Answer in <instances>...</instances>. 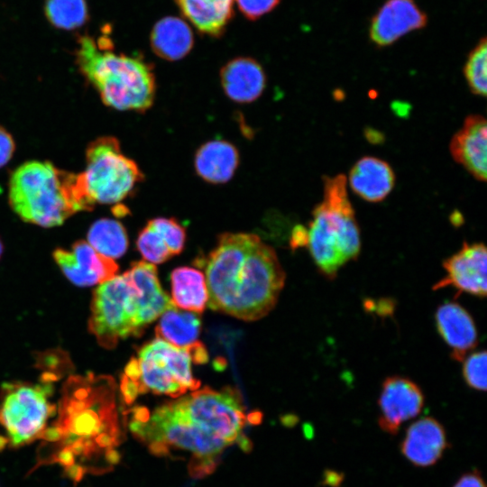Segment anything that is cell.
<instances>
[{
	"label": "cell",
	"instance_id": "8d00e7d4",
	"mask_svg": "<svg viewBox=\"0 0 487 487\" xmlns=\"http://www.w3.org/2000/svg\"><path fill=\"white\" fill-rule=\"evenodd\" d=\"M3 251H4V246H3L2 241L0 239V258L2 256Z\"/></svg>",
	"mask_w": 487,
	"mask_h": 487
},
{
	"label": "cell",
	"instance_id": "4fadbf2b",
	"mask_svg": "<svg viewBox=\"0 0 487 487\" xmlns=\"http://www.w3.org/2000/svg\"><path fill=\"white\" fill-rule=\"evenodd\" d=\"M424 402V394L413 381L402 376L386 378L378 400L380 427L396 434L401 424L421 412Z\"/></svg>",
	"mask_w": 487,
	"mask_h": 487
},
{
	"label": "cell",
	"instance_id": "cb8c5ba5",
	"mask_svg": "<svg viewBox=\"0 0 487 487\" xmlns=\"http://www.w3.org/2000/svg\"><path fill=\"white\" fill-rule=\"evenodd\" d=\"M234 0H176L183 16L201 33L219 37L234 13Z\"/></svg>",
	"mask_w": 487,
	"mask_h": 487
},
{
	"label": "cell",
	"instance_id": "5bb4252c",
	"mask_svg": "<svg viewBox=\"0 0 487 487\" xmlns=\"http://www.w3.org/2000/svg\"><path fill=\"white\" fill-rule=\"evenodd\" d=\"M53 257L64 275L78 286L101 284L118 271L113 259L98 253L86 241L76 242L70 251L56 249Z\"/></svg>",
	"mask_w": 487,
	"mask_h": 487
},
{
	"label": "cell",
	"instance_id": "ac0fdd59",
	"mask_svg": "<svg viewBox=\"0 0 487 487\" xmlns=\"http://www.w3.org/2000/svg\"><path fill=\"white\" fill-rule=\"evenodd\" d=\"M447 446L443 426L430 417L409 426L401 443V453L416 466H430L442 456Z\"/></svg>",
	"mask_w": 487,
	"mask_h": 487
},
{
	"label": "cell",
	"instance_id": "52a82bcc",
	"mask_svg": "<svg viewBox=\"0 0 487 487\" xmlns=\"http://www.w3.org/2000/svg\"><path fill=\"white\" fill-rule=\"evenodd\" d=\"M192 362L188 349L156 337L131 359L122 378L133 386L138 395L151 391L177 399L200 388L199 381L192 375Z\"/></svg>",
	"mask_w": 487,
	"mask_h": 487
},
{
	"label": "cell",
	"instance_id": "44dd1931",
	"mask_svg": "<svg viewBox=\"0 0 487 487\" xmlns=\"http://www.w3.org/2000/svg\"><path fill=\"white\" fill-rule=\"evenodd\" d=\"M395 175L388 162L376 157L364 156L349 172L351 189L369 202L383 200L392 190Z\"/></svg>",
	"mask_w": 487,
	"mask_h": 487
},
{
	"label": "cell",
	"instance_id": "6da1fadb",
	"mask_svg": "<svg viewBox=\"0 0 487 487\" xmlns=\"http://www.w3.org/2000/svg\"><path fill=\"white\" fill-rule=\"evenodd\" d=\"M40 439L37 466L58 464L73 481L109 470L118 462L121 439L114 379L92 372L69 377L58 417Z\"/></svg>",
	"mask_w": 487,
	"mask_h": 487
},
{
	"label": "cell",
	"instance_id": "30bf717a",
	"mask_svg": "<svg viewBox=\"0 0 487 487\" xmlns=\"http://www.w3.org/2000/svg\"><path fill=\"white\" fill-rule=\"evenodd\" d=\"M137 297V288L125 272L95 289L88 328L101 346L112 349L120 340L142 333Z\"/></svg>",
	"mask_w": 487,
	"mask_h": 487
},
{
	"label": "cell",
	"instance_id": "7c38bea8",
	"mask_svg": "<svg viewBox=\"0 0 487 487\" xmlns=\"http://www.w3.org/2000/svg\"><path fill=\"white\" fill-rule=\"evenodd\" d=\"M446 275L433 289L452 287L460 293L485 298L487 291V253L482 243L464 242L455 253L443 262Z\"/></svg>",
	"mask_w": 487,
	"mask_h": 487
},
{
	"label": "cell",
	"instance_id": "1f68e13d",
	"mask_svg": "<svg viewBox=\"0 0 487 487\" xmlns=\"http://www.w3.org/2000/svg\"><path fill=\"white\" fill-rule=\"evenodd\" d=\"M163 239L171 255L179 253L184 247V227L173 218L156 217L147 222Z\"/></svg>",
	"mask_w": 487,
	"mask_h": 487
},
{
	"label": "cell",
	"instance_id": "603a6c76",
	"mask_svg": "<svg viewBox=\"0 0 487 487\" xmlns=\"http://www.w3.org/2000/svg\"><path fill=\"white\" fill-rule=\"evenodd\" d=\"M150 43L160 58L175 61L183 59L194 44L193 32L188 24L176 16H167L153 26Z\"/></svg>",
	"mask_w": 487,
	"mask_h": 487
},
{
	"label": "cell",
	"instance_id": "8fae6325",
	"mask_svg": "<svg viewBox=\"0 0 487 487\" xmlns=\"http://www.w3.org/2000/svg\"><path fill=\"white\" fill-rule=\"evenodd\" d=\"M179 400L190 419L200 428L227 446L238 444L244 450H249L251 444L244 435L249 419L242 399L234 389L198 388Z\"/></svg>",
	"mask_w": 487,
	"mask_h": 487
},
{
	"label": "cell",
	"instance_id": "83f0119b",
	"mask_svg": "<svg viewBox=\"0 0 487 487\" xmlns=\"http://www.w3.org/2000/svg\"><path fill=\"white\" fill-rule=\"evenodd\" d=\"M43 10L47 21L60 30L73 31L89 20L86 0H45Z\"/></svg>",
	"mask_w": 487,
	"mask_h": 487
},
{
	"label": "cell",
	"instance_id": "9a60e30c",
	"mask_svg": "<svg viewBox=\"0 0 487 487\" xmlns=\"http://www.w3.org/2000/svg\"><path fill=\"white\" fill-rule=\"evenodd\" d=\"M426 23L427 16L414 0H388L372 18L370 37L378 46H388Z\"/></svg>",
	"mask_w": 487,
	"mask_h": 487
},
{
	"label": "cell",
	"instance_id": "d6986e66",
	"mask_svg": "<svg viewBox=\"0 0 487 487\" xmlns=\"http://www.w3.org/2000/svg\"><path fill=\"white\" fill-rule=\"evenodd\" d=\"M125 273L137 288V319L142 331L148 324L160 317L173 303L161 289L153 264L138 262L133 263Z\"/></svg>",
	"mask_w": 487,
	"mask_h": 487
},
{
	"label": "cell",
	"instance_id": "3957f363",
	"mask_svg": "<svg viewBox=\"0 0 487 487\" xmlns=\"http://www.w3.org/2000/svg\"><path fill=\"white\" fill-rule=\"evenodd\" d=\"M8 201L23 221L41 227L59 226L75 213L95 207L82 172H69L40 161H26L12 172Z\"/></svg>",
	"mask_w": 487,
	"mask_h": 487
},
{
	"label": "cell",
	"instance_id": "4dcf8cb0",
	"mask_svg": "<svg viewBox=\"0 0 487 487\" xmlns=\"http://www.w3.org/2000/svg\"><path fill=\"white\" fill-rule=\"evenodd\" d=\"M36 364L43 372L41 381L48 382L59 380L73 367L68 354L58 349L39 353Z\"/></svg>",
	"mask_w": 487,
	"mask_h": 487
},
{
	"label": "cell",
	"instance_id": "e0dca14e",
	"mask_svg": "<svg viewBox=\"0 0 487 487\" xmlns=\"http://www.w3.org/2000/svg\"><path fill=\"white\" fill-rule=\"evenodd\" d=\"M438 334L451 350L452 359L462 362L478 343V333L473 317L459 303L441 304L435 314Z\"/></svg>",
	"mask_w": 487,
	"mask_h": 487
},
{
	"label": "cell",
	"instance_id": "d6a6232c",
	"mask_svg": "<svg viewBox=\"0 0 487 487\" xmlns=\"http://www.w3.org/2000/svg\"><path fill=\"white\" fill-rule=\"evenodd\" d=\"M463 376L466 384L479 391H486V351L470 354L463 360Z\"/></svg>",
	"mask_w": 487,
	"mask_h": 487
},
{
	"label": "cell",
	"instance_id": "ba28073f",
	"mask_svg": "<svg viewBox=\"0 0 487 487\" xmlns=\"http://www.w3.org/2000/svg\"><path fill=\"white\" fill-rule=\"evenodd\" d=\"M52 382H5L0 391V425L5 430L6 445L20 447L40 439L48 420L56 414L50 397Z\"/></svg>",
	"mask_w": 487,
	"mask_h": 487
},
{
	"label": "cell",
	"instance_id": "e575fe53",
	"mask_svg": "<svg viewBox=\"0 0 487 487\" xmlns=\"http://www.w3.org/2000/svg\"><path fill=\"white\" fill-rule=\"evenodd\" d=\"M15 150V142L12 134L0 125V169L12 159Z\"/></svg>",
	"mask_w": 487,
	"mask_h": 487
},
{
	"label": "cell",
	"instance_id": "7a4b0ae2",
	"mask_svg": "<svg viewBox=\"0 0 487 487\" xmlns=\"http://www.w3.org/2000/svg\"><path fill=\"white\" fill-rule=\"evenodd\" d=\"M208 305L243 320L275 306L285 273L275 251L253 234H222L206 263Z\"/></svg>",
	"mask_w": 487,
	"mask_h": 487
},
{
	"label": "cell",
	"instance_id": "5b68a950",
	"mask_svg": "<svg viewBox=\"0 0 487 487\" xmlns=\"http://www.w3.org/2000/svg\"><path fill=\"white\" fill-rule=\"evenodd\" d=\"M132 433L156 455L181 451L190 455L188 469L201 478L214 471L220 455L228 446L194 423L179 399L165 403L152 413L145 409L132 410Z\"/></svg>",
	"mask_w": 487,
	"mask_h": 487
},
{
	"label": "cell",
	"instance_id": "d590c367",
	"mask_svg": "<svg viewBox=\"0 0 487 487\" xmlns=\"http://www.w3.org/2000/svg\"><path fill=\"white\" fill-rule=\"evenodd\" d=\"M453 487H486L481 474L476 472L464 473Z\"/></svg>",
	"mask_w": 487,
	"mask_h": 487
},
{
	"label": "cell",
	"instance_id": "7402d4cb",
	"mask_svg": "<svg viewBox=\"0 0 487 487\" xmlns=\"http://www.w3.org/2000/svg\"><path fill=\"white\" fill-rule=\"evenodd\" d=\"M239 164L235 146L225 140H212L202 144L194 158L197 174L211 184L229 181Z\"/></svg>",
	"mask_w": 487,
	"mask_h": 487
},
{
	"label": "cell",
	"instance_id": "2e32d148",
	"mask_svg": "<svg viewBox=\"0 0 487 487\" xmlns=\"http://www.w3.org/2000/svg\"><path fill=\"white\" fill-rule=\"evenodd\" d=\"M453 159L474 177L485 181L487 177V123L480 115L467 116L461 129L452 137Z\"/></svg>",
	"mask_w": 487,
	"mask_h": 487
},
{
	"label": "cell",
	"instance_id": "f546056e",
	"mask_svg": "<svg viewBox=\"0 0 487 487\" xmlns=\"http://www.w3.org/2000/svg\"><path fill=\"white\" fill-rule=\"evenodd\" d=\"M136 244L145 262L152 264L162 263L172 256L161 236L148 224L140 232Z\"/></svg>",
	"mask_w": 487,
	"mask_h": 487
},
{
	"label": "cell",
	"instance_id": "9c48e42d",
	"mask_svg": "<svg viewBox=\"0 0 487 487\" xmlns=\"http://www.w3.org/2000/svg\"><path fill=\"white\" fill-rule=\"evenodd\" d=\"M82 175L95 205L120 203L144 177L136 162L122 152L119 141L113 136L99 137L87 145Z\"/></svg>",
	"mask_w": 487,
	"mask_h": 487
},
{
	"label": "cell",
	"instance_id": "f1b7e54d",
	"mask_svg": "<svg viewBox=\"0 0 487 487\" xmlns=\"http://www.w3.org/2000/svg\"><path fill=\"white\" fill-rule=\"evenodd\" d=\"M487 42L482 38L470 52L464 72L471 91L482 97L487 92Z\"/></svg>",
	"mask_w": 487,
	"mask_h": 487
},
{
	"label": "cell",
	"instance_id": "484cf974",
	"mask_svg": "<svg viewBox=\"0 0 487 487\" xmlns=\"http://www.w3.org/2000/svg\"><path fill=\"white\" fill-rule=\"evenodd\" d=\"M171 302L178 308L202 313L208 300L205 275L190 267H179L170 275Z\"/></svg>",
	"mask_w": 487,
	"mask_h": 487
},
{
	"label": "cell",
	"instance_id": "8992f818",
	"mask_svg": "<svg viewBox=\"0 0 487 487\" xmlns=\"http://www.w3.org/2000/svg\"><path fill=\"white\" fill-rule=\"evenodd\" d=\"M312 216L306 245L320 272L332 280L361 251L360 229L344 175L324 178L323 200Z\"/></svg>",
	"mask_w": 487,
	"mask_h": 487
},
{
	"label": "cell",
	"instance_id": "ffe728a7",
	"mask_svg": "<svg viewBox=\"0 0 487 487\" xmlns=\"http://www.w3.org/2000/svg\"><path fill=\"white\" fill-rule=\"evenodd\" d=\"M220 80L225 95L242 104L256 100L266 85V76L262 66L248 57L229 60L221 69Z\"/></svg>",
	"mask_w": 487,
	"mask_h": 487
},
{
	"label": "cell",
	"instance_id": "4316f807",
	"mask_svg": "<svg viewBox=\"0 0 487 487\" xmlns=\"http://www.w3.org/2000/svg\"><path fill=\"white\" fill-rule=\"evenodd\" d=\"M87 243L98 253L115 259L126 252L128 238L124 226L119 221L102 218L91 225Z\"/></svg>",
	"mask_w": 487,
	"mask_h": 487
},
{
	"label": "cell",
	"instance_id": "836d02e7",
	"mask_svg": "<svg viewBox=\"0 0 487 487\" xmlns=\"http://www.w3.org/2000/svg\"><path fill=\"white\" fill-rule=\"evenodd\" d=\"M240 12L250 20H256L273 10L280 0H235Z\"/></svg>",
	"mask_w": 487,
	"mask_h": 487
},
{
	"label": "cell",
	"instance_id": "d4e9b609",
	"mask_svg": "<svg viewBox=\"0 0 487 487\" xmlns=\"http://www.w3.org/2000/svg\"><path fill=\"white\" fill-rule=\"evenodd\" d=\"M200 326L197 313L182 311L172 305L161 314L155 333L157 337L176 347L191 350L201 344L198 340Z\"/></svg>",
	"mask_w": 487,
	"mask_h": 487
},
{
	"label": "cell",
	"instance_id": "277c9868",
	"mask_svg": "<svg viewBox=\"0 0 487 487\" xmlns=\"http://www.w3.org/2000/svg\"><path fill=\"white\" fill-rule=\"evenodd\" d=\"M76 64L102 102L115 110L144 112L154 100L152 69L140 58L100 48L90 36L78 39Z\"/></svg>",
	"mask_w": 487,
	"mask_h": 487
}]
</instances>
